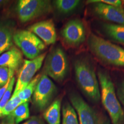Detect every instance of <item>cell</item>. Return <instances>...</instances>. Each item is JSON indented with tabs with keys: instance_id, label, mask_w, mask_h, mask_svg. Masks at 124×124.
I'll list each match as a JSON object with an SVG mask.
<instances>
[{
	"instance_id": "ffe728a7",
	"label": "cell",
	"mask_w": 124,
	"mask_h": 124,
	"mask_svg": "<svg viewBox=\"0 0 124 124\" xmlns=\"http://www.w3.org/2000/svg\"><path fill=\"white\" fill-rule=\"evenodd\" d=\"M10 114L15 119L16 124H18L23 121L27 120L29 117L28 102H25L19 105Z\"/></svg>"
},
{
	"instance_id": "ac0fdd59",
	"label": "cell",
	"mask_w": 124,
	"mask_h": 124,
	"mask_svg": "<svg viewBox=\"0 0 124 124\" xmlns=\"http://www.w3.org/2000/svg\"><path fill=\"white\" fill-rule=\"evenodd\" d=\"M62 124H79L77 114L70 103L66 102L62 108Z\"/></svg>"
},
{
	"instance_id": "1f68e13d",
	"label": "cell",
	"mask_w": 124,
	"mask_h": 124,
	"mask_svg": "<svg viewBox=\"0 0 124 124\" xmlns=\"http://www.w3.org/2000/svg\"></svg>"
},
{
	"instance_id": "6da1fadb",
	"label": "cell",
	"mask_w": 124,
	"mask_h": 124,
	"mask_svg": "<svg viewBox=\"0 0 124 124\" xmlns=\"http://www.w3.org/2000/svg\"><path fill=\"white\" fill-rule=\"evenodd\" d=\"M75 78L83 94L93 102L101 99L98 79L92 62L88 57H80L74 62Z\"/></svg>"
},
{
	"instance_id": "4dcf8cb0",
	"label": "cell",
	"mask_w": 124,
	"mask_h": 124,
	"mask_svg": "<svg viewBox=\"0 0 124 124\" xmlns=\"http://www.w3.org/2000/svg\"><path fill=\"white\" fill-rule=\"evenodd\" d=\"M122 45H123V46H124V44H122Z\"/></svg>"
},
{
	"instance_id": "5b68a950",
	"label": "cell",
	"mask_w": 124,
	"mask_h": 124,
	"mask_svg": "<svg viewBox=\"0 0 124 124\" xmlns=\"http://www.w3.org/2000/svg\"><path fill=\"white\" fill-rule=\"evenodd\" d=\"M18 19L27 23L52 11V5L47 0H20L16 9Z\"/></svg>"
},
{
	"instance_id": "9c48e42d",
	"label": "cell",
	"mask_w": 124,
	"mask_h": 124,
	"mask_svg": "<svg viewBox=\"0 0 124 124\" xmlns=\"http://www.w3.org/2000/svg\"><path fill=\"white\" fill-rule=\"evenodd\" d=\"M61 35L68 46L74 47L79 46L86 39L85 25L79 19L71 20L62 29Z\"/></svg>"
},
{
	"instance_id": "9a60e30c",
	"label": "cell",
	"mask_w": 124,
	"mask_h": 124,
	"mask_svg": "<svg viewBox=\"0 0 124 124\" xmlns=\"http://www.w3.org/2000/svg\"><path fill=\"white\" fill-rule=\"evenodd\" d=\"M62 100L54 101L43 113V117L48 124H60Z\"/></svg>"
},
{
	"instance_id": "44dd1931",
	"label": "cell",
	"mask_w": 124,
	"mask_h": 124,
	"mask_svg": "<svg viewBox=\"0 0 124 124\" xmlns=\"http://www.w3.org/2000/svg\"><path fill=\"white\" fill-rule=\"evenodd\" d=\"M23 103H25V102L20 100L17 96L11 97L7 104L6 105L5 107L3 109L2 113H1V117H4V116L6 117V116H9L15 110L17 107Z\"/></svg>"
},
{
	"instance_id": "e0dca14e",
	"label": "cell",
	"mask_w": 124,
	"mask_h": 124,
	"mask_svg": "<svg viewBox=\"0 0 124 124\" xmlns=\"http://www.w3.org/2000/svg\"><path fill=\"white\" fill-rule=\"evenodd\" d=\"M80 2L79 0H56L53 3L59 13L67 15L75 10L80 5Z\"/></svg>"
},
{
	"instance_id": "f546056e",
	"label": "cell",
	"mask_w": 124,
	"mask_h": 124,
	"mask_svg": "<svg viewBox=\"0 0 124 124\" xmlns=\"http://www.w3.org/2000/svg\"><path fill=\"white\" fill-rule=\"evenodd\" d=\"M6 2H7V1H3V0H0V7H1V6H2L3 4H4Z\"/></svg>"
},
{
	"instance_id": "30bf717a",
	"label": "cell",
	"mask_w": 124,
	"mask_h": 124,
	"mask_svg": "<svg viewBox=\"0 0 124 124\" xmlns=\"http://www.w3.org/2000/svg\"><path fill=\"white\" fill-rule=\"evenodd\" d=\"M70 100L78 116L79 124H101L97 112L81 96L73 92L70 95Z\"/></svg>"
},
{
	"instance_id": "5bb4252c",
	"label": "cell",
	"mask_w": 124,
	"mask_h": 124,
	"mask_svg": "<svg viewBox=\"0 0 124 124\" xmlns=\"http://www.w3.org/2000/svg\"><path fill=\"white\" fill-rule=\"evenodd\" d=\"M14 34L10 24L0 21V55L13 46Z\"/></svg>"
},
{
	"instance_id": "7c38bea8",
	"label": "cell",
	"mask_w": 124,
	"mask_h": 124,
	"mask_svg": "<svg viewBox=\"0 0 124 124\" xmlns=\"http://www.w3.org/2000/svg\"><path fill=\"white\" fill-rule=\"evenodd\" d=\"M28 31L36 35L46 45L54 44L57 38L55 25L52 20L35 23L28 28Z\"/></svg>"
},
{
	"instance_id": "7402d4cb",
	"label": "cell",
	"mask_w": 124,
	"mask_h": 124,
	"mask_svg": "<svg viewBox=\"0 0 124 124\" xmlns=\"http://www.w3.org/2000/svg\"><path fill=\"white\" fill-rule=\"evenodd\" d=\"M15 78L13 77L12 78V79L10 80V84H9V87L8 88L7 91L5 93V94L3 96L1 101H0V117H1V113L4 109L6 105L7 104V103L8 102L9 100L11 98V95L12 91H13V86L15 85Z\"/></svg>"
},
{
	"instance_id": "4fadbf2b",
	"label": "cell",
	"mask_w": 124,
	"mask_h": 124,
	"mask_svg": "<svg viewBox=\"0 0 124 124\" xmlns=\"http://www.w3.org/2000/svg\"><path fill=\"white\" fill-rule=\"evenodd\" d=\"M22 64V54L16 48H12L0 55V66L5 67L15 71Z\"/></svg>"
},
{
	"instance_id": "52a82bcc",
	"label": "cell",
	"mask_w": 124,
	"mask_h": 124,
	"mask_svg": "<svg viewBox=\"0 0 124 124\" xmlns=\"http://www.w3.org/2000/svg\"><path fill=\"white\" fill-rule=\"evenodd\" d=\"M57 91L54 82L46 74H43L33 93L34 105L40 110H43L48 106Z\"/></svg>"
},
{
	"instance_id": "cb8c5ba5",
	"label": "cell",
	"mask_w": 124,
	"mask_h": 124,
	"mask_svg": "<svg viewBox=\"0 0 124 124\" xmlns=\"http://www.w3.org/2000/svg\"><path fill=\"white\" fill-rule=\"evenodd\" d=\"M116 94L120 103L124 108V80L121 82L118 85Z\"/></svg>"
},
{
	"instance_id": "277c9868",
	"label": "cell",
	"mask_w": 124,
	"mask_h": 124,
	"mask_svg": "<svg viewBox=\"0 0 124 124\" xmlns=\"http://www.w3.org/2000/svg\"><path fill=\"white\" fill-rule=\"evenodd\" d=\"M69 71V63L66 53L60 46L54 48L46 56L44 72L57 82L66 78Z\"/></svg>"
},
{
	"instance_id": "8fae6325",
	"label": "cell",
	"mask_w": 124,
	"mask_h": 124,
	"mask_svg": "<svg viewBox=\"0 0 124 124\" xmlns=\"http://www.w3.org/2000/svg\"><path fill=\"white\" fill-rule=\"evenodd\" d=\"M87 4H93V12L98 17L113 24L124 25V8L108 5L97 0L87 1Z\"/></svg>"
},
{
	"instance_id": "f1b7e54d",
	"label": "cell",
	"mask_w": 124,
	"mask_h": 124,
	"mask_svg": "<svg viewBox=\"0 0 124 124\" xmlns=\"http://www.w3.org/2000/svg\"><path fill=\"white\" fill-rule=\"evenodd\" d=\"M102 124H111V123H110V122L109 120L106 119V120H105L104 121L102 122Z\"/></svg>"
},
{
	"instance_id": "8992f818",
	"label": "cell",
	"mask_w": 124,
	"mask_h": 124,
	"mask_svg": "<svg viewBox=\"0 0 124 124\" xmlns=\"http://www.w3.org/2000/svg\"><path fill=\"white\" fill-rule=\"evenodd\" d=\"M13 41L30 60L42 54L41 52L46 48L44 43L36 35L28 30L16 32L13 36Z\"/></svg>"
},
{
	"instance_id": "4316f807",
	"label": "cell",
	"mask_w": 124,
	"mask_h": 124,
	"mask_svg": "<svg viewBox=\"0 0 124 124\" xmlns=\"http://www.w3.org/2000/svg\"><path fill=\"white\" fill-rule=\"evenodd\" d=\"M0 124H16V123L13 116L11 114H9L4 118Z\"/></svg>"
},
{
	"instance_id": "d6986e66",
	"label": "cell",
	"mask_w": 124,
	"mask_h": 124,
	"mask_svg": "<svg viewBox=\"0 0 124 124\" xmlns=\"http://www.w3.org/2000/svg\"><path fill=\"white\" fill-rule=\"evenodd\" d=\"M41 75H42L41 74H39L36 76L30 82V83L22 91H20L16 96H17L20 100L24 102H28V101L31 100V96L33 94L34 91L35 90Z\"/></svg>"
},
{
	"instance_id": "3957f363",
	"label": "cell",
	"mask_w": 124,
	"mask_h": 124,
	"mask_svg": "<svg viewBox=\"0 0 124 124\" xmlns=\"http://www.w3.org/2000/svg\"><path fill=\"white\" fill-rule=\"evenodd\" d=\"M90 50L105 64L124 68V49L93 33L87 40Z\"/></svg>"
},
{
	"instance_id": "83f0119b",
	"label": "cell",
	"mask_w": 124,
	"mask_h": 124,
	"mask_svg": "<svg viewBox=\"0 0 124 124\" xmlns=\"http://www.w3.org/2000/svg\"><path fill=\"white\" fill-rule=\"evenodd\" d=\"M10 79V80H11ZM10 80H9L8 82L6 84L5 86H4L0 88V101H1V99H2V98L3 97V96L5 94V93H6V91H7L8 88L9 87V84H10Z\"/></svg>"
},
{
	"instance_id": "484cf974",
	"label": "cell",
	"mask_w": 124,
	"mask_h": 124,
	"mask_svg": "<svg viewBox=\"0 0 124 124\" xmlns=\"http://www.w3.org/2000/svg\"><path fill=\"white\" fill-rule=\"evenodd\" d=\"M22 124H45L43 120L39 116H32Z\"/></svg>"
},
{
	"instance_id": "603a6c76",
	"label": "cell",
	"mask_w": 124,
	"mask_h": 124,
	"mask_svg": "<svg viewBox=\"0 0 124 124\" xmlns=\"http://www.w3.org/2000/svg\"><path fill=\"white\" fill-rule=\"evenodd\" d=\"M15 71L0 66V87L5 86L14 76Z\"/></svg>"
},
{
	"instance_id": "ba28073f",
	"label": "cell",
	"mask_w": 124,
	"mask_h": 124,
	"mask_svg": "<svg viewBox=\"0 0 124 124\" xmlns=\"http://www.w3.org/2000/svg\"><path fill=\"white\" fill-rule=\"evenodd\" d=\"M46 53L41 54L32 60H24L19 71L18 78L12 97L16 96L30 83L35 75L40 70L46 58Z\"/></svg>"
},
{
	"instance_id": "2e32d148",
	"label": "cell",
	"mask_w": 124,
	"mask_h": 124,
	"mask_svg": "<svg viewBox=\"0 0 124 124\" xmlns=\"http://www.w3.org/2000/svg\"><path fill=\"white\" fill-rule=\"evenodd\" d=\"M102 29L108 38L124 44V25L104 23L102 25Z\"/></svg>"
},
{
	"instance_id": "d4e9b609",
	"label": "cell",
	"mask_w": 124,
	"mask_h": 124,
	"mask_svg": "<svg viewBox=\"0 0 124 124\" xmlns=\"http://www.w3.org/2000/svg\"><path fill=\"white\" fill-rule=\"evenodd\" d=\"M98 2L103 3V4L113 6V7L123 8H122V1L119 0H97Z\"/></svg>"
},
{
	"instance_id": "7a4b0ae2",
	"label": "cell",
	"mask_w": 124,
	"mask_h": 124,
	"mask_svg": "<svg viewBox=\"0 0 124 124\" xmlns=\"http://www.w3.org/2000/svg\"><path fill=\"white\" fill-rule=\"evenodd\" d=\"M97 77L102 105L110 117L111 124H124V111L109 74L106 71L100 70L98 72Z\"/></svg>"
}]
</instances>
